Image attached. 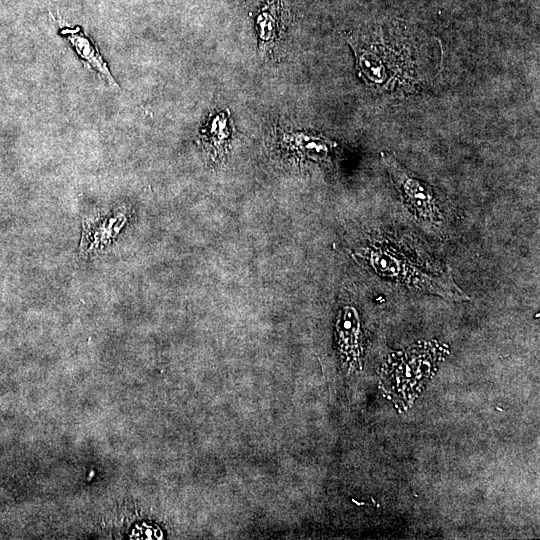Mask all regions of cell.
<instances>
[{
    "mask_svg": "<svg viewBox=\"0 0 540 540\" xmlns=\"http://www.w3.org/2000/svg\"><path fill=\"white\" fill-rule=\"evenodd\" d=\"M382 159L408 208L419 218L433 221L436 208L429 187L407 173L392 156L382 153Z\"/></svg>",
    "mask_w": 540,
    "mask_h": 540,
    "instance_id": "1",
    "label": "cell"
},
{
    "mask_svg": "<svg viewBox=\"0 0 540 540\" xmlns=\"http://www.w3.org/2000/svg\"><path fill=\"white\" fill-rule=\"evenodd\" d=\"M281 145L288 154L294 157L322 161L327 158L331 147L335 144L321 136L282 132Z\"/></svg>",
    "mask_w": 540,
    "mask_h": 540,
    "instance_id": "2",
    "label": "cell"
},
{
    "mask_svg": "<svg viewBox=\"0 0 540 540\" xmlns=\"http://www.w3.org/2000/svg\"><path fill=\"white\" fill-rule=\"evenodd\" d=\"M229 113L220 112L210 115L207 123L200 131L204 146L213 153L214 157L224 154L231 138L232 125Z\"/></svg>",
    "mask_w": 540,
    "mask_h": 540,
    "instance_id": "3",
    "label": "cell"
},
{
    "mask_svg": "<svg viewBox=\"0 0 540 540\" xmlns=\"http://www.w3.org/2000/svg\"><path fill=\"white\" fill-rule=\"evenodd\" d=\"M62 33L67 34V39L70 41L71 46L88 66L104 75L113 85L117 86L106 63L103 61L93 43L82 34H77L68 29Z\"/></svg>",
    "mask_w": 540,
    "mask_h": 540,
    "instance_id": "4",
    "label": "cell"
},
{
    "mask_svg": "<svg viewBox=\"0 0 540 540\" xmlns=\"http://www.w3.org/2000/svg\"><path fill=\"white\" fill-rule=\"evenodd\" d=\"M337 332L343 351L354 353L358 349L359 318L356 310L351 306L341 309L337 320Z\"/></svg>",
    "mask_w": 540,
    "mask_h": 540,
    "instance_id": "5",
    "label": "cell"
}]
</instances>
